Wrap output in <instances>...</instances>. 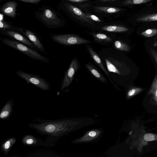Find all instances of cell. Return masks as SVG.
<instances>
[{
    "instance_id": "6da1fadb",
    "label": "cell",
    "mask_w": 157,
    "mask_h": 157,
    "mask_svg": "<svg viewBox=\"0 0 157 157\" xmlns=\"http://www.w3.org/2000/svg\"><path fill=\"white\" fill-rule=\"evenodd\" d=\"M95 122L94 119L87 117L72 118L56 120L37 118L32 121L29 127L47 137L55 140L70 133Z\"/></svg>"
},
{
    "instance_id": "7a4b0ae2",
    "label": "cell",
    "mask_w": 157,
    "mask_h": 157,
    "mask_svg": "<svg viewBox=\"0 0 157 157\" xmlns=\"http://www.w3.org/2000/svg\"><path fill=\"white\" fill-rule=\"evenodd\" d=\"M120 53L115 48H102L98 54L104 66L106 67L110 78L117 85L120 84L121 78L128 74L127 65L121 59Z\"/></svg>"
},
{
    "instance_id": "3957f363",
    "label": "cell",
    "mask_w": 157,
    "mask_h": 157,
    "mask_svg": "<svg viewBox=\"0 0 157 157\" xmlns=\"http://www.w3.org/2000/svg\"><path fill=\"white\" fill-rule=\"evenodd\" d=\"M0 40L3 43L20 51L33 59L45 63L49 62V60L47 58L18 41L6 38H0Z\"/></svg>"
},
{
    "instance_id": "277c9868",
    "label": "cell",
    "mask_w": 157,
    "mask_h": 157,
    "mask_svg": "<svg viewBox=\"0 0 157 157\" xmlns=\"http://www.w3.org/2000/svg\"><path fill=\"white\" fill-rule=\"evenodd\" d=\"M52 39L57 43L66 45L88 44L93 42L77 35L71 34L54 35Z\"/></svg>"
},
{
    "instance_id": "5b68a950",
    "label": "cell",
    "mask_w": 157,
    "mask_h": 157,
    "mask_svg": "<svg viewBox=\"0 0 157 157\" xmlns=\"http://www.w3.org/2000/svg\"><path fill=\"white\" fill-rule=\"evenodd\" d=\"M16 74L27 82L35 85L43 90H47L50 89L49 83L44 79L37 75L20 70L17 71Z\"/></svg>"
},
{
    "instance_id": "8992f818",
    "label": "cell",
    "mask_w": 157,
    "mask_h": 157,
    "mask_svg": "<svg viewBox=\"0 0 157 157\" xmlns=\"http://www.w3.org/2000/svg\"><path fill=\"white\" fill-rule=\"evenodd\" d=\"M80 67V63L76 58L72 60L68 69L66 71L60 90L68 87L72 82L77 71Z\"/></svg>"
},
{
    "instance_id": "52a82bcc",
    "label": "cell",
    "mask_w": 157,
    "mask_h": 157,
    "mask_svg": "<svg viewBox=\"0 0 157 157\" xmlns=\"http://www.w3.org/2000/svg\"><path fill=\"white\" fill-rule=\"evenodd\" d=\"M85 46L90 54L92 59L97 64L98 66L103 71L112 83L113 85L115 86H117L110 78L109 72L104 66L99 55L93 50L92 47L88 44H86Z\"/></svg>"
},
{
    "instance_id": "ba28073f",
    "label": "cell",
    "mask_w": 157,
    "mask_h": 157,
    "mask_svg": "<svg viewBox=\"0 0 157 157\" xmlns=\"http://www.w3.org/2000/svg\"><path fill=\"white\" fill-rule=\"evenodd\" d=\"M42 20L49 25H57L60 23V20L56 14L48 9H44L40 15Z\"/></svg>"
},
{
    "instance_id": "9c48e42d",
    "label": "cell",
    "mask_w": 157,
    "mask_h": 157,
    "mask_svg": "<svg viewBox=\"0 0 157 157\" xmlns=\"http://www.w3.org/2000/svg\"><path fill=\"white\" fill-rule=\"evenodd\" d=\"M65 5L68 10L74 17L83 22L93 24L92 20L89 19L86 14L79 8L70 4H65Z\"/></svg>"
},
{
    "instance_id": "30bf717a",
    "label": "cell",
    "mask_w": 157,
    "mask_h": 157,
    "mask_svg": "<svg viewBox=\"0 0 157 157\" xmlns=\"http://www.w3.org/2000/svg\"><path fill=\"white\" fill-rule=\"evenodd\" d=\"M101 133V131L99 130H92L86 132L80 138L74 140L71 142L78 143L90 141L98 137Z\"/></svg>"
},
{
    "instance_id": "8fae6325",
    "label": "cell",
    "mask_w": 157,
    "mask_h": 157,
    "mask_svg": "<svg viewBox=\"0 0 157 157\" xmlns=\"http://www.w3.org/2000/svg\"><path fill=\"white\" fill-rule=\"evenodd\" d=\"M17 4L16 2L14 1L8 2L3 6L1 11L6 15L13 18L15 17Z\"/></svg>"
},
{
    "instance_id": "7c38bea8",
    "label": "cell",
    "mask_w": 157,
    "mask_h": 157,
    "mask_svg": "<svg viewBox=\"0 0 157 157\" xmlns=\"http://www.w3.org/2000/svg\"><path fill=\"white\" fill-rule=\"evenodd\" d=\"M85 66L89 71L98 80L104 83H107L108 81L106 78L92 64L90 63H87Z\"/></svg>"
},
{
    "instance_id": "4fadbf2b",
    "label": "cell",
    "mask_w": 157,
    "mask_h": 157,
    "mask_svg": "<svg viewBox=\"0 0 157 157\" xmlns=\"http://www.w3.org/2000/svg\"><path fill=\"white\" fill-rule=\"evenodd\" d=\"M14 106L13 101L9 100L1 110L0 118L2 120L7 119L10 117Z\"/></svg>"
},
{
    "instance_id": "5bb4252c",
    "label": "cell",
    "mask_w": 157,
    "mask_h": 157,
    "mask_svg": "<svg viewBox=\"0 0 157 157\" xmlns=\"http://www.w3.org/2000/svg\"><path fill=\"white\" fill-rule=\"evenodd\" d=\"M25 34L34 45L40 51H44L43 44L35 34L28 30H25Z\"/></svg>"
},
{
    "instance_id": "9a60e30c",
    "label": "cell",
    "mask_w": 157,
    "mask_h": 157,
    "mask_svg": "<svg viewBox=\"0 0 157 157\" xmlns=\"http://www.w3.org/2000/svg\"><path fill=\"white\" fill-rule=\"evenodd\" d=\"M6 34L8 36L28 46L32 47H34V45L30 41L17 32L12 31H9L6 32Z\"/></svg>"
},
{
    "instance_id": "2e32d148",
    "label": "cell",
    "mask_w": 157,
    "mask_h": 157,
    "mask_svg": "<svg viewBox=\"0 0 157 157\" xmlns=\"http://www.w3.org/2000/svg\"><path fill=\"white\" fill-rule=\"evenodd\" d=\"M94 38L95 42L102 44H106L111 43L113 41L112 39L106 35L100 33H89Z\"/></svg>"
},
{
    "instance_id": "e0dca14e",
    "label": "cell",
    "mask_w": 157,
    "mask_h": 157,
    "mask_svg": "<svg viewBox=\"0 0 157 157\" xmlns=\"http://www.w3.org/2000/svg\"><path fill=\"white\" fill-rule=\"evenodd\" d=\"M16 140L15 138H10L5 140L2 144L1 150L5 155H7L10 148L15 143Z\"/></svg>"
},
{
    "instance_id": "ac0fdd59",
    "label": "cell",
    "mask_w": 157,
    "mask_h": 157,
    "mask_svg": "<svg viewBox=\"0 0 157 157\" xmlns=\"http://www.w3.org/2000/svg\"><path fill=\"white\" fill-rule=\"evenodd\" d=\"M102 30L112 32L121 33L126 32L128 29L124 26L119 25H108L101 28Z\"/></svg>"
},
{
    "instance_id": "d6986e66",
    "label": "cell",
    "mask_w": 157,
    "mask_h": 157,
    "mask_svg": "<svg viewBox=\"0 0 157 157\" xmlns=\"http://www.w3.org/2000/svg\"><path fill=\"white\" fill-rule=\"evenodd\" d=\"M94 8L96 11L108 13H116L121 10V9L116 7L109 6H95L94 7Z\"/></svg>"
},
{
    "instance_id": "ffe728a7",
    "label": "cell",
    "mask_w": 157,
    "mask_h": 157,
    "mask_svg": "<svg viewBox=\"0 0 157 157\" xmlns=\"http://www.w3.org/2000/svg\"><path fill=\"white\" fill-rule=\"evenodd\" d=\"M148 94H152L154 100L157 105V75L154 77L152 83L149 91Z\"/></svg>"
},
{
    "instance_id": "44dd1931",
    "label": "cell",
    "mask_w": 157,
    "mask_h": 157,
    "mask_svg": "<svg viewBox=\"0 0 157 157\" xmlns=\"http://www.w3.org/2000/svg\"><path fill=\"white\" fill-rule=\"evenodd\" d=\"M22 142L23 144L26 145H39L38 140L31 135H27L23 138Z\"/></svg>"
},
{
    "instance_id": "7402d4cb",
    "label": "cell",
    "mask_w": 157,
    "mask_h": 157,
    "mask_svg": "<svg viewBox=\"0 0 157 157\" xmlns=\"http://www.w3.org/2000/svg\"><path fill=\"white\" fill-rule=\"evenodd\" d=\"M113 46L115 49L120 51L127 52L130 49L128 44L120 40H115L113 42Z\"/></svg>"
},
{
    "instance_id": "603a6c76",
    "label": "cell",
    "mask_w": 157,
    "mask_h": 157,
    "mask_svg": "<svg viewBox=\"0 0 157 157\" xmlns=\"http://www.w3.org/2000/svg\"><path fill=\"white\" fill-rule=\"evenodd\" d=\"M136 20L143 22L157 21V13L141 16L137 18Z\"/></svg>"
},
{
    "instance_id": "cb8c5ba5",
    "label": "cell",
    "mask_w": 157,
    "mask_h": 157,
    "mask_svg": "<svg viewBox=\"0 0 157 157\" xmlns=\"http://www.w3.org/2000/svg\"><path fill=\"white\" fill-rule=\"evenodd\" d=\"M143 89L141 88L133 87L129 89L127 92L126 97L130 98L141 92Z\"/></svg>"
},
{
    "instance_id": "d4e9b609",
    "label": "cell",
    "mask_w": 157,
    "mask_h": 157,
    "mask_svg": "<svg viewBox=\"0 0 157 157\" xmlns=\"http://www.w3.org/2000/svg\"><path fill=\"white\" fill-rule=\"evenodd\" d=\"M153 0H125L122 3L124 5H130L145 3Z\"/></svg>"
},
{
    "instance_id": "484cf974",
    "label": "cell",
    "mask_w": 157,
    "mask_h": 157,
    "mask_svg": "<svg viewBox=\"0 0 157 157\" xmlns=\"http://www.w3.org/2000/svg\"><path fill=\"white\" fill-rule=\"evenodd\" d=\"M141 34L142 35L147 37H152L157 34V29H147L142 32Z\"/></svg>"
},
{
    "instance_id": "4316f807",
    "label": "cell",
    "mask_w": 157,
    "mask_h": 157,
    "mask_svg": "<svg viewBox=\"0 0 157 157\" xmlns=\"http://www.w3.org/2000/svg\"><path fill=\"white\" fill-rule=\"evenodd\" d=\"M144 139L147 141L157 140V134L152 133H147L144 136Z\"/></svg>"
},
{
    "instance_id": "83f0119b",
    "label": "cell",
    "mask_w": 157,
    "mask_h": 157,
    "mask_svg": "<svg viewBox=\"0 0 157 157\" xmlns=\"http://www.w3.org/2000/svg\"><path fill=\"white\" fill-rule=\"evenodd\" d=\"M85 13L86 14L87 17L91 20H92L98 22H101V19L95 15L91 14L89 13Z\"/></svg>"
},
{
    "instance_id": "f1b7e54d",
    "label": "cell",
    "mask_w": 157,
    "mask_h": 157,
    "mask_svg": "<svg viewBox=\"0 0 157 157\" xmlns=\"http://www.w3.org/2000/svg\"><path fill=\"white\" fill-rule=\"evenodd\" d=\"M10 27V26L7 23L3 21V20H0V28L1 29H9Z\"/></svg>"
},
{
    "instance_id": "f546056e",
    "label": "cell",
    "mask_w": 157,
    "mask_h": 157,
    "mask_svg": "<svg viewBox=\"0 0 157 157\" xmlns=\"http://www.w3.org/2000/svg\"><path fill=\"white\" fill-rule=\"evenodd\" d=\"M150 52L152 56L157 64V51L153 49H151Z\"/></svg>"
},
{
    "instance_id": "4dcf8cb0",
    "label": "cell",
    "mask_w": 157,
    "mask_h": 157,
    "mask_svg": "<svg viewBox=\"0 0 157 157\" xmlns=\"http://www.w3.org/2000/svg\"><path fill=\"white\" fill-rule=\"evenodd\" d=\"M25 2L37 3L40 1V0H18Z\"/></svg>"
},
{
    "instance_id": "1f68e13d",
    "label": "cell",
    "mask_w": 157,
    "mask_h": 157,
    "mask_svg": "<svg viewBox=\"0 0 157 157\" xmlns=\"http://www.w3.org/2000/svg\"><path fill=\"white\" fill-rule=\"evenodd\" d=\"M74 2L79 3L89 1V0H66Z\"/></svg>"
},
{
    "instance_id": "d6a6232c",
    "label": "cell",
    "mask_w": 157,
    "mask_h": 157,
    "mask_svg": "<svg viewBox=\"0 0 157 157\" xmlns=\"http://www.w3.org/2000/svg\"><path fill=\"white\" fill-rule=\"evenodd\" d=\"M99 1H100L102 2H114L116 1L117 0H99Z\"/></svg>"
},
{
    "instance_id": "836d02e7",
    "label": "cell",
    "mask_w": 157,
    "mask_h": 157,
    "mask_svg": "<svg viewBox=\"0 0 157 157\" xmlns=\"http://www.w3.org/2000/svg\"><path fill=\"white\" fill-rule=\"evenodd\" d=\"M153 46L155 47H157V42H155L153 44Z\"/></svg>"
},
{
    "instance_id": "e575fe53",
    "label": "cell",
    "mask_w": 157,
    "mask_h": 157,
    "mask_svg": "<svg viewBox=\"0 0 157 157\" xmlns=\"http://www.w3.org/2000/svg\"><path fill=\"white\" fill-rule=\"evenodd\" d=\"M155 42H157V38L156 39V40L155 41Z\"/></svg>"
}]
</instances>
